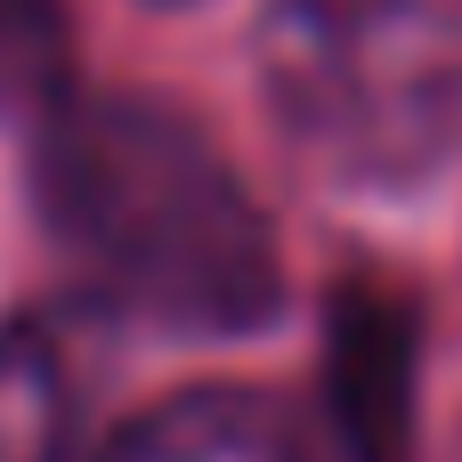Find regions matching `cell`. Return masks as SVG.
Segmentation results:
<instances>
[{"instance_id": "obj_7", "label": "cell", "mask_w": 462, "mask_h": 462, "mask_svg": "<svg viewBox=\"0 0 462 462\" xmlns=\"http://www.w3.org/2000/svg\"><path fill=\"white\" fill-rule=\"evenodd\" d=\"M146 8H203V0H146Z\"/></svg>"}, {"instance_id": "obj_5", "label": "cell", "mask_w": 462, "mask_h": 462, "mask_svg": "<svg viewBox=\"0 0 462 462\" xmlns=\"http://www.w3.org/2000/svg\"><path fill=\"white\" fill-rule=\"evenodd\" d=\"M81 430L73 341L49 317L0 325V462H65Z\"/></svg>"}, {"instance_id": "obj_1", "label": "cell", "mask_w": 462, "mask_h": 462, "mask_svg": "<svg viewBox=\"0 0 462 462\" xmlns=\"http://www.w3.org/2000/svg\"><path fill=\"white\" fill-rule=\"evenodd\" d=\"M32 203L89 292L179 341L284 317V244L236 154L171 97L65 89L32 122Z\"/></svg>"}, {"instance_id": "obj_6", "label": "cell", "mask_w": 462, "mask_h": 462, "mask_svg": "<svg viewBox=\"0 0 462 462\" xmlns=\"http://www.w3.org/2000/svg\"><path fill=\"white\" fill-rule=\"evenodd\" d=\"M73 89V16L65 0H0V114L41 122Z\"/></svg>"}, {"instance_id": "obj_2", "label": "cell", "mask_w": 462, "mask_h": 462, "mask_svg": "<svg viewBox=\"0 0 462 462\" xmlns=\"http://www.w3.org/2000/svg\"><path fill=\"white\" fill-rule=\"evenodd\" d=\"M260 97L349 195H414L462 146V0H268Z\"/></svg>"}, {"instance_id": "obj_4", "label": "cell", "mask_w": 462, "mask_h": 462, "mask_svg": "<svg viewBox=\"0 0 462 462\" xmlns=\"http://www.w3.org/2000/svg\"><path fill=\"white\" fill-rule=\"evenodd\" d=\"M106 462H317L300 414L244 382H203L138 414Z\"/></svg>"}, {"instance_id": "obj_3", "label": "cell", "mask_w": 462, "mask_h": 462, "mask_svg": "<svg viewBox=\"0 0 462 462\" xmlns=\"http://www.w3.org/2000/svg\"><path fill=\"white\" fill-rule=\"evenodd\" d=\"M325 414L341 462H422V300L390 276L325 292Z\"/></svg>"}]
</instances>
